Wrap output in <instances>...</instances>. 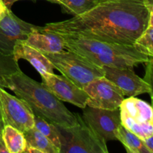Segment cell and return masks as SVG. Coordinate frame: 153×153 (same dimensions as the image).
Returning a JSON list of instances; mask_svg holds the SVG:
<instances>
[{
  "label": "cell",
  "mask_w": 153,
  "mask_h": 153,
  "mask_svg": "<svg viewBox=\"0 0 153 153\" xmlns=\"http://www.w3.org/2000/svg\"><path fill=\"white\" fill-rule=\"evenodd\" d=\"M143 142L149 152L153 153V135L143 139Z\"/></svg>",
  "instance_id": "603a6c76"
},
{
  "label": "cell",
  "mask_w": 153,
  "mask_h": 153,
  "mask_svg": "<svg viewBox=\"0 0 153 153\" xmlns=\"http://www.w3.org/2000/svg\"><path fill=\"white\" fill-rule=\"evenodd\" d=\"M147 64V68H146V76L143 79L146 81V82L152 85V58L149 61Z\"/></svg>",
  "instance_id": "7402d4cb"
},
{
  "label": "cell",
  "mask_w": 153,
  "mask_h": 153,
  "mask_svg": "<svg viewBox=\"0 0 153 153\" xmlns=\"http://www.w3.org/2000/svg\"><path fill=\"white\" fill-rule=\"evenodd\" d=\"M82 118L105 142L117 140L115 134L121 125L119 108L107 110L86 105Z\"/></svg>",
  "instance_id": "30bf717a"
},
{
  "label": "cell",
  "mask_w": 153,
  "mask_h": 153,
  "mask_svg": "<svg viewBox=\"0 0 153 153\" xmlns=\"http://www.w3.org/2000/svg\"><path fill=\"white\" fill-rule=\"evenodd\" d=\"M105 77L115 84L126 97H136L149 94L152 97V88L142 78L139 77L132 68H116L102 67Z\"/></svg>",
  "instance_id": "7c38bea8"
},
{
  "label": "cell",
  "mask_w": 153,
  "mask_h": 153,
  "mask_svg": "<svg viewBox=\"0 0 153 153\" xmlns=\"http://www.w3.org/2000/svg\"><path fill=\"white\" fill-rule=\"evenodd\" d=\"M0 153H8V151L6 149V146L1 137L0 138Z\"/></svg>",
  "instance_id": "484cf974"
},
{
  "label": "cell",
  "mask_w": 153,
  "mask_h": 153,
  "mask_svg": "<svg viewBox=\"0 0 153 153\" xmlns=\"http://www.w3.org/2000/svg\"><path fill=\"white\" fill-rule=\"evenodd\" d=\"M1 139L8 153H22L26 148L24 133L9 125L4 126L1 131Z\"/></svg>",
  "instance_id": "9a60e30c"
},
{
  "label": "cell",
  "mask_w": 153,
  "mask_h": 153,
  "mask_svg": "<svg viewBox=\"0 0 153 153\" xmlns=\"http://www.w3.org/2000/svg\"><path fill=\"white\" fill-rule=\"evenodd\" d=\"M7 88L29 105L34 115L40 117L65 130L78 123V114H73L48 91L19 70L7 79Z\"/></svg>",
  "instance_id": "7a4b0ae2"
},
{
  "label": "cell",
  "mask_w": 153,
  "mask_h": 153,
  "mask_svg": "<svg viewBox=\"0 0 153 153\" xmlns=\"http://www.w3.org/2000/svg\"><path fill=\"white\" fill-rule=\"evenodd\" d=\"M0 117H1V114H0Z\"/></svg>",
  "instance_id": "f1b7e54d"
},
{
  "label": "cell",
  "mask_w": 153,
  "mask_h": 153,
  "mask_svg": "<svg viewBox=\"0 0 153 153\" xmlns=\"http://www.w3.org/2000/svg\"><path fill=\"white\" fill-rule=\"evenodd\" d=\"M0 114L4 126H11L23 133L34 126V114L29 105L1 88Z\"/></svg>",
  "instance_id": "8992f818"
},
{
  "label": "cell",
  "mask_w": 153,
  "mask_h": 153,
  "mask_svg": "<svg viewBox=\"0 0 153 153\" xmlns=\"http://www.w3.org/2000/svg\"><path fill=\"white\" fill-rule=\"evenodd\" d=\"M42 85L61 101L71 103L83 109L87 105L88 94L68 79L55 73H46L40 75Z\"/></svg>",
  "instance_id": "8fae6325"
},
{
  "label": "cell",
  "mask_w": 153,
  "mask_h": 153,
  "mask_svg": "<svg viewBox=\"0 0 153 153\" xmlns=\"http://www.w3.org/2000/svg\"><path fill=\"white\" fill-rule=\"evenodd\" d=\"M24 43L42 53H55L67 50L62 36L53 32L35 31L28 36Z\"/></svg>",
  "instance_id": "4fadbf2b"
},
{
  "label": "cell",
  "mask_w": 153,
  "mask_h": 153,
  "mask_svg": "<svg viewBox=\"0 0 153 153\" xmlns=\"http://www.w3.org/2000/svg\"><path fill=\"white\" fill-rule=\"evenodd\" d=\"M117 140H119L128 153H149L143 140L126 128L121 124L116 131Z\"/></svg>",
  "instance_id": "2e32d148"
},
{
  "label": "cell",
  "mask_w": 153,
  "mask_h": 153,
  "mask_svg": "<svg viewBox=\"0 0 153 153\" xmlns=\"http://www.w3.org/2000/svg\"><path fill=\"white\" fill-rule=\"evenodd\" d=\"M3 127H4V124H3L2 120H1V118L0 117V138L1 137V131H2Z\"/></svg>",
  "instance_id": "4316f807"
},
{
  "label": "cell",
  "mask_w": 153,
  "mask_h": 153,
  "mask_svg": "<svg viewBox=\"0 0 153 153\" xmlns=\"http://www.w3.org/2000/svg\"><path fill=\"white\" fill-rule=\"evenodd\" d=\"M8 9L9 8H7L6 4H4V1H3V0H0V20L4 17L6 12H7V10H8Z\"/></svg>",
  "instance_id": "cb8c5ba5"
},
{
  "label": "cell",
  "mask_w": 153,
  "mask_h": 153,
  "mask_svg": "<svg viewBox=\"0 0 153 153\" xmlns=\"http://www.w3.org/2000/svg\"><path fill=\"white\" fill-rule=\"evenodd\" d=\"M41 30V26L19 19L8 9L0 20V52L4 55H13L18 42L25 40L33 31Z\"/></svg>",
  "instance_id": "ba28073f"
},
{
  "label": "cell",
  "mask_w": 153,
  "mask_h": 153,
  "mask_svg": "<svg viewBox=\"0 0 153 153\" xmlns=\"http://www.w3.org/2000/svg\"><path fill=\"white\" fill-rule=\"evenodd\" d=\"M3 1H4V4H5L6 6L7 7V8L10 9L11 8L12 5H13V4L16 2V1H21V0H3ZM47 1H51V2H52V3H56L57 4V0H47Z\"/></svg>",
  "instance_id": "d4e9b609"
},
{
  "label": "cell",
  "mask_w": 153,
  "mask_h": 153,
  "mask_svg": "<svg viewBox=\"0 0 153 153\" xmlns=\"http://www.w3.org/2000/svg\"><path fill=\"white\" fill-rule=\"evenodd\" d=\"M120 109L121 124L143 140L153 135L152 108L135 97L124 99Z\"/></svg>",
  "instance_id": "5b68a950"
},
{
  "label": "cell",
  "mask_w": 153,
  "mask_h": 153,
  "mask_svg": "<svg viewBox=\"0 0 153 153\" xmlns=\"http://www.w3.org/2000/svg\"><path fill=\"white\" fill-rule=\"evenodd\" d=\"M34 127L42 133L55 146L59 152H61L63 145L66 141L56 126L37 115H34Z\"/></svg>",
  "instance_id": "e0dca14e"
},
{
  "label": "cell",
  "mask_w": 153,
  "mask_h": 153,
  "mask_svg": "<svg viewBox=\"0 0 153 153\" xmlns=\"http://www.w3.org/2000/svg\"><path fill=\"white\" fill-rule=\"evenodd\" d=\"M83 89L88 97L87 105L93 108L107 110L118 109L125 99L120 89L105 76L94 79Z\"/></svg>",
  "instance_id": "9c48e42d"
},
{
  "label": "cell",
  "mask_w": 153,
  "mask_h": 153,
  "mask_svg": "<svg viewBox=\"0 0 153 153\" xmlns=\"http://www.w3.org/2000/svg\"><path fill=\"white\" fill-rule=\"evenodd\" d=\"M101 0H58L64 13L74 16L82 14L95 7Z\"/></svg>",
  "instance_id": "d6986e66"
},
{
  "label": "cell",
  "mask_w": 153,
  "mask_h": 153,
  "mask_svg": "<svg viewBox=\"0 0 153 153\" xmlns=\"http://www.w3.org/2000/svg\"><path fill=\"white\" fill-rule=\"evenodd\" d=\"M133 46L141 53L153 56V13H151L147 27L137 37Z\"/></svg>",
  "instance_id": "44dd1931"
},
{
  "label": "cell",
  "mask_w": 153,
  "mask_h": 153,
  "mask_svg": "<svg viewBox=\"0 0 153 153\" xmlns=\"http://www.w3.org/2000/svg\"><path fill=\"white\" fill-rule=\"evenodd\" d=\"M61 36L67 50L76 52L100 67L133 68L140 64H146L152 58L131 45L106 43L72 35Z\"/></svg>",
  "instance_id": "3957f363"
},
{
  "label": "cell",
  "mask_w": 153,
  "mask_h": 153,
  "mask_svg": "<svg viewBox=\"0 0 153 153\" xmlns=\"http://www.w3.org/2000/svg\"><path fill=\"white\" fill-rule=\"evenodd\" d=\"M57 3H58V0H57Z\"/></svg>",
  "instance_id": "83f0119b"
},
{
  "label": "cell",
  "mask_w": 153,
  "mask_h": 153,
  "mask_svg": "<svg viewBox=\"0 0 153 153\" xmlns=\"http://www.w3.org/2000/svg\"><path fill=\"white\" fill-rule=\"evenodd\" d=\"M19 70L18 61L13 55H4L0 52V88H7V79Z\"/></svg>",
  "instance_id": "ffe728a7"
},
{
  "label": "cell",
  "mask_w": 153,
  "mask_h": 153,
  "mask_svg": "<svg viewBox=\"0 0 153 153\" xmlns=\"http://www.w3.org/2000/svg\"><path fill=\"white\" fill-rule=\"evenodd\" d=\"M44 55L55 69L82 89L94 79L105 76L102 67L96 65L72 51L64 50Z\"/></svg>",
  "instance_id": "277c9868"
},
{
  "label": "cell",
  "mask_w": 153,
  "mask_h": 153,
  "mask_svg": "<svg viewBox=\"0 0 153 153\" xmlns=\"http://www.w3.org/2000/svg\"><path fill=\"white\" fill-rule=\"evenodd\" d=\"M152 13L153 0H101L85 13L46 24L42 31L133 46Z\"/></svg>",
  "instance_id": "6da1fadb"
},
{
  "label": "cell",
  "mask_w": 153,
  "mask_h": 153,
  "mask_svg": "<svg viewBox=\"0 0 153 153\" xmlns=\"http://www.w3.org/2000/svg\"><path fill=\"white\" fill-rule=\"evenodd\" d=\"M71 134L70 140L63 145L61 152L108 153L106 142L78 114V123L67 130Z\"/></svg>",
  "instance_id": "52a82bcc"
},
{
  "label": "cell",
  "mask_w": 153,
  "mask_h": 153,
  "mask_svg": "<svg viewBox=\"0 0 153 153\" xmlns=\"http://www.w3.org/2000/svg\"><path fill=\"white\" fill-rule=\"evenodd\" d=\"M26 146L34 147L40 153H60L53 144L34 127L24 132Z\"/></svg>",
  "instance_id": "ac0fdd59"
},
{
  "label": "cell",
  "mask_w": 153,
  "mask_h": 153,
  "mask_svg": "<svg viewBox=\"0 0 153 153\" xmlns=\"http://www.w3.org/2000/svg\"><path fill=\"white\" fill-rule=\"evenodd\" d=\"M13 56L17 61L25 59L37 70L40 75L54 73V66L46 55L37 49L28 46L23 41H19L13 49Z\"/></svg>",
  "instance_id": "5bb4252c"
}]
</instances>
